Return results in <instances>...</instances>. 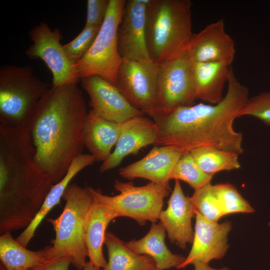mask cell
Masks as SVG:
<instances>
[{
    "mask_svg": "<svg viewBox=\"0 0 270 270\" xmlns=\"http://www.w3.org/2000/svg\"><path fill=\"white\" fill-rule=\"evenodd\" d=\"M0 270H5L4 267L2 266V264H0Z\"/></svg>",
    "mask_w": 270,
    "mask_h": 270,
    "instance_id": "35",
    "label": "cell"
},
{
    "mask_svg": "<svg viewBox=\"0 0 270 270\" xmlns=\"http://www.w3.org/2000/svg\"><path fill=\"white\" fill-rule=\"evenodd\" d=\"M125 0H110L104 21L92 46L76 64L80 78L98 76L116 86L118 69L122 62L118 44V30Z\"/></svg>",
    "mask_w": 270,
    "mask_h": 270,
    "instance_id": "6",
    "label": "cell"
},
{
    "mask_svg": "<svg viewBox=\"0 0 270 270\" xmlns=\"http://www.w3.org/2000/svg\"><path fill=\"white\" fill-rule=\"evenodd\" d=\"M108 262L102 270H154L156 262L151 257L136 254L110 232H106L104 242Z\"/></svg>",
    "mask_w": 270,
    "mask_h": 270,
    "instance_id": "23",
    "label": "cell"
},
{
    "mask_svg": "<svg viewBox=\"0 0 270 270\" xmlns=\"http://www.w3.org/2000/svg\"><path fill=\"white\" fill-rule=\"evenodd\" d=\"M154 270H158V269H157V268H155Z\"/></svg>",
    "mask_w": 270,
    "mask_h": 270,
    "instance_id": "37",
    "label": "cell"
},
{
    "mask_svg": "<svg viewBox=\"0 0 270 270\" xmlns=\"http://www.w3.org/2000/svg\"><path fill=\"white\" fill-rule=\"evenodd\" d=\"M119 217L108 206L94 201L86 219L84 238L89 262L98 268H104L107 264L104 254L106 229L110 222Z\"/></svg>",
    "mask_w": 270,
    "mask_h": 270,
    "instance_id": "20",
    "label": "cell"
},
{
    "mask_svg": "<svg viewBox=\"0 0 270 270\" xmlns=\"http://www.w3.org/2000/svg\"><path fill=\"white\" fill-rule=\"evenodd\" d=\"M29 36L32 44L26 54L45 63L52 76V86L77 84L80 81L75 64L60 44L62 36L58 28L52 30L46 22H40L30 30Z\"/></svg>",
    "mask_w": 270,
    "mask_h": 270,
    "instance_id": "9",
    "label": "cell"
},
{
    "mask_svg": "<svg viewBox=\"0 0 270 270\" xmlns=\"http://www.w3.org/2000/svg\"><path fill=\"white\" fill-rule=\"evenodd\" d=\"M196 224L192 248L178 269L184 268L196 262L205 264L213 260H220L228 248V234L232 223L210 221L195 211Z\"/></svg>",
    "mask_w": 270,
    "mask_h": 270,
    "instance_id": "13",
    "label": "cell"
},
{
    "mask_svg": "<svg viewBox=\"0 0 270 270\" xmlns=\"http://www.w3.org/2000/svg\"><path fill=\"white\" fill-rule=\"evenodd\" d=\"M71 258L66 256L47 261L42 265L30 270H68Z\"/></svg>",
    "mask_w": 270,
    "mask_h": 270,
    "instance_id": "32",
    "label": "cell"
},
{
    "mask_svg": "<svg viewBox=\"0 0 270 270\" xmlns=\"http://www.w3.org/2000/svg\"><path fill=\"white\" fill-rule=\"evenodd\" d=\"M186 51L193 63L222 62L230 66L236 54L235 43L221 18L194 34Z\"/></svg>",
    "mask_w": 270,
    "mask_h": 270,
    "instance_id": "14",
    "label": "cell"
},
{
    "mask_svg": "<svg viewBox=\"0 0 270 270\" xmlns=\"http://www.w3.org/2000/svg\"><path fill=\"white\" fill-rule=\"evenodd\" d=\"M165 237L166 230L161 222H153L144 237L125 242V244L134 252L152 258L157 269L178 268L186 258L172 252L165 244Z\"/></svg>",
    "mask_w": 270,
    "mask_h": 270,
    "instance_id": "21",
    "label": "cell"
},
{
    "mask_svg": "<svg viewBox=\"0 0 270 270\" xmlns=\"http://www.w3.org/2000/svg\"><path fill=\"white\" fill-rule=\"evenodd\" d=\"M192 64L185 50L178 56L159 64L156 112L152 117L194 104L196 99Z\"/></svg>",
    "mask_w": 270,
    "mask_h": 270,
    "instance_id": "8",
    "label": "cell"
},
{
    "mask_svg": "<svg viewBox=\"0 0 270 270\" xmlns=\"http://www.w3.org/2000/svg\"><path fill=\"white\" fill-rule=\"evenodd\" d=\"M213 176L203 172L190 152L183 154L172 168L169 179L188 183L194 190L210 183Z\"/></svg>",
    "mask_w": 270,
    "mask_h": 270,
    "instance_id": "26",
    "label": "cell"
},
{
    "mask_svg": "<svg viewBox=\"0 0 270 270\" xmlns=\"http://www.w3.org/2000/svg\"><path fill=\"white\" fill-rule=\"evenodd\" d=\"M159 64L152 61L122 59L116 86L134 108L150 118L156 112Z\"/></svg>",
    "mask_w": 270,
    "mask_h": 270,
    "instance_id": "10",
    "label": "cell"
},
{
    "mask_svg": "<svg viewBox=\"0 0 270 270\" xmlns=\"http://www.w3.org/2000/svg\"><path fill=\"white\" fill-rule=\"evenodd\" d=\"M194 215L195 209L190 197L186 196L179 180H175L168 207L161 211L158 219L171 242L184 249L188 244L192 242V219Z\"/></svg>",
    "mask_w": 270,
    "mask_h": 270,
    "instance_id": "16",
    "label": "cell"
},
{
    "mask_svg": "<svg viewBox=\"0 0 270 270\" xmlns=\"http://www.w3.org/2000/svg\"><path fill=\"white\" fill-rule=\"evenodd\" d=\"M82 86L88 93L91 110L106 120L122 123L134 116L144 115L132 106L116 87L98 76L81 78Z\"/></svg>",
    "mask_w": 270,
    "mask_h": 270,
    "instance_id": "12",
    "label": "cell"
},
{
    "mask_svg": "<svg viewBox=\"0 0 270 270\" xmlns=\"http://www.w3.org/2000/svg\"><path fill=\"white\" fill-rule=\"evenodd\" d=\"M100 28L84 26L72 40L63 45L69 59L76 64L82 58L93 44Z\"/></svg>",
    "mask_w": 270,
    "mask_h": 270,
    "instance_id": "29",
    "label": "cell"
},
{
    "mask_svg": "<svg viewBox=\"0 0 270 270\" xmlns=\"http://www.w3.org/2000/svg\"><path fill=\"white\" fill-rule=\"evenodd\" d=\"M254 117L270 126V92H264L249 98L240 113V117Z\"/></svg>",
    "mask_w": 270,
    "mask_h": 270,
    "instance_id": "30",
    "label": "cell"
},
{
    "mask_svg": "<svg viewBox=\"0 0 270 270\" xmlns=\"http://www.w3.org/2000/svg\"><path fill=\"white\" fill-rule=\"evenodd\" d=\"M62 198L66 204L56 218H48L53 226L56 236L52 246L44 248L46 261L68 256L78 270H84L88 252L84 238L87 214L94 202L88 186L69 184Z\"/></svg>",
    "mask_w": 270,
    "mask_h": 270,
    "instance_id": "4",
    "label": "cell"
},
{
    "mask_svg": "<svg viewBox=\"0 0 270 270\" xmlns=\"http://www.w3.org/2000/svg\"><path fill=\"white\" fill-rule=\"evenodd\" d=\"M190 0H150L146 37L151 60L160 64L180 55L194 34Z\"/></svg>",
    "mask_w": 270,
    "mask_h": 270,
    "instance_id": "3",
    "label": "cell"
},
{
    "mask_svg": "<svg viewBox=\"0 0 270 270\" xmlns=\"http://www.w3.org/2000/svg\"><path fill=\"white\" fill-rule=\"evenodd\" d=\"M200 168L214 176L223 170H238L241 166L238 154L232 152L212 147H202L190 152Z\"/></svg>",
    "mask_w": 270,
    "mask_h": 270,
    "instance_id": "25",
    "label": "cell"
},
{
    "mask_svg": "<svg viewBox=\"0 0 270 270\" xmlns=\"http://www.w3.org/2000/svg\"><path fill=\"white\" fill-rule=\"evenodd\" d=\"M268 225L270 226V222H268Z\"/></svg>",
    "mask_w": 270,
    "mask_h": 270,
    "instance_id": "36",
    "label": "cell"
},
{
    "mask_svg": "<svg viewBox=\"0 0 270 270\" xmlns=\"http://www.w3.org/2000/svg\"><path fill=\"white\" fill-rule=\"evenodd\" d=\"M88 112L77 84L52 86L35 109L27 128L35 150L34 160L54 184L82 154Z\"/></svg>",
    "mask_w": 270,
    "mask_h": 270,
    "instance_id": "1",
    "label": "cell"
},
{
    "mask_svg": "<svg viewBox=\"0 0 270 270\" xmlns=\"http://www.w3.org/2000/svg\"><path fill=\"white\" fill-rule=\"evenodd\" d=\"M122 126L104 119L90 110L87 115L83 132L84 146L96 161L106 160L116 144Z\"/></svg>",
    "mask_w": 270,
    "mask_h": 270,
    "instance_id": "18",
    "label": "cell"
},
{
    "mask_svg": "<svg viewBox=\"0 0 270 270\" xmlns=\"http://www.w3.org/2000/svg\"><path fill=\"white\" fill-rule=\"evenodd\" d=\"M110 0H88L84 26L100 28L108 12Z\"/></svg>",
    "mask_w": 270,
    "mask_h": 270,
    "instance_id": "31",
    "label": "cell"
},
{
    "mask_svg": "<svg viewBox=\"0 0 270 270\" xmlns=\"http://www.w3.org/2000/svg\"><path fill=\"white\" fill-rule=\"evenodd\" d=\"M212 188L224 216L233 213L254 212L233 185L228 183L218 184L212 185Z\"/></svg>",
    "mask_w": 270,
    "mask_h": 270,
    "instance_id": "27",
    "label": "cell"
},
{
    "mask_svg": "<svg viewBox=\"0 0 270 270\" xmlns=\"http://www.w3.org/2000/svg\"><path fill=\"white\" fill-rule=\"evenodd\" d=\"M194 270H230L228 268H214L210 267L208 264H205L200 262H196L193 264Z\"/></svg>",
    "mask_w": 270,
    "mask_h": 270,
    "instance_id": "33",
    "label": "cell"
},
{
    "mask_svg": "<svg viewBox=\"0 0 270 270\" xmlns=\"http://www.w3.org/2000/svg\"><path fill=\"white\" fill-rule=\"evenodd\" d=\"M50 89L29 66L4 65L0 69V124L27 129L35 109Z\"/></svg>",
    "mask_w": 270,
    "mask_h": 270,
    "instance_id": "5",
    "label": "cell"
},
{
    "mask_svg": "<svg viewBox=\"0 0 270 270\" xmlns=\"http://www.w3.org/2000/svg\"><path fill=\"white\" fill-rule=\"evenodd\" d=\"M88 187L94 202L108 206L118 216L132 218L142 226L148 221L157 222L164 200L170 191L169 183L150 182L136 186L132 182L119 180L114 181V187L120 194L114 196L104 195L100 189Z\"/></svg>",
    "mask_w": 270,
    "mask_h": 270,
    "instance_id": "7",
    "label": "cell"
},
{
    "mask_svg": "<svg viewBox=\"0 0 270 270\" xmlns=\"http://www.w3.org/2000/svg\"><path fill=\"white\" fill-rule=\"evenodd\" d=\"M83 270H102L93 266L89 262H87Z\"/></svg>",
    "mask_w": 270,
    "mask_h": 270,
    "instance_id": "34",
    "label": "cell"
},
{
    "mask_svg": "<svg viewBox=\"0 0 270 270\" xmlns=\"http://www.w3.org/2000/svg\"><path fill=\"white\" fill-rule=\"evenodd\" d=\"M0 258L5 270H32L46 262L44 249L28 250L14 240L10 232L0 236Z\"/></svg>",
    "mask_w": 270,
    "mask_h": 270,
    "instance_id": "24",
    "label": "cell"
},
{
    "mask_svg": "<svg viewBox=\"0 0 270 270\" xmlns=\"http://www.w3.org/2000/svg\"><path fill=\"white\" fill-rule=\"evenodd\" d=\"M96 162L90 154H82L72 162L67 173L58 182L54 184L35 218L16 238L20 244L26 247L34 235L36 229L48 213L58 204L62 195L72 178L84 168Z\"/></svg>",
    "mask_w": 270,
    "mask_h": 270,
    "instance_id": "22",
    "label": "cell"
},
{
    "mask_svg": "<svg viewBox=\"0 0 270 270\" xmlns=\"http://www.w3.org/2000/svg\"><path fill=\"white\" fill-rule=\"evenodd\" d=\"M182 154L174 147L156 146L140 160L120 168L119 174L130 180L142 178L153 182L169 183L170 172Z\"/></svg>",
    "mask_w": 270,
    "mask_h": 270,
    "instance_id": "17",
    "label": "cell"
},
{
    "mask_svg": "<svg viewBox=\"0 0 270 270\" xmlns=\"http://www.w3.org/2000/svg\"><path fill=\"white\" fill-rule=\"evenodd\" d=\"M190 199L195 211L206 218L218 222L224 216L211 184L194 190Z\"/></svg>",
    "mask_w": 270,
    "mask_h": 270,
    "instance_id": "28",
    "label": "cell"
},
{
    "mask_svg": "<svg viewBox=\"0 0 270 270\" xmlns=\"http://www.w3.org/2000/svg\"><path fill=\"white\" fill-rule=\"evenodd\" d=\"M150 0H126L118 30V44L122 59L152 61L146 37Z\"/></svg>",
    "mask_w": 270,
    "mask_h": 270,
    "instance_id": "11",
    "label": "cell"
},
{
    "mask_svg": "<svg viewBox=\"0 0 270 270\" xmlns=\"http://www.w3.org/2000/svg\"><path fill=\"white\" fill-rule=\"evenodd\" d=\"M158 132L154 120L144 115L134 116L123 122L115 148L102 162L99 171L102 173L115 168L128 156L136 154L142 148L154 144Z\"/></svg>",
    "mask_w": 270,
    "mask_h": 270,
    "instance_id": "15",
    "label": "cell"
},
{
    "mask_svg": "<svg viewBox=\"0 0 270 270\" xmlns=\"http://www.w3.org/2000/svg\"><path fill=\"white\" fill-rule=\"evenodd\" d=\"M222 62H194L192 75L196 100L212 104L222 102L230 68Z\"/></svg>",
    "mask_w": 270,
    "mask_h": 270,
    "instance_id": "19",
    "label": "cell"
},
{
    "mask_svg": "<svg viewBox=\"0 0 270 270\" xmlns=\"http://www.w3.org/2000/svg\"><path fill=\"white\" fill-rule=\"evenodd\" d=\"M228 84L226 93L218 104H194L151 118L158 130L154 145L171 146L182 154L202 147L242 154V134L235 130L233 124L249 98V92L231 68Z\"/></svg>",
    "mask_w": 270,
    "mask_h": 270,
    "instance_id": "2",
    "label": "cell"
}]
</instances>
